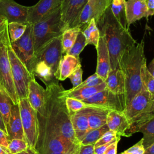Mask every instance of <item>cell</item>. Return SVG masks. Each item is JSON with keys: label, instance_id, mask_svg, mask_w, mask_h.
<instances>
[{"label": "cell", "instance_id": "1", "mask_svg": "<svg viewBox=\"0 0 154 154\" xmlns=\"http://www.w3.org/2000/svg\"><path fill=\"white\" fill-rule=\"evenodd\" d=\"M46 87L43 106L37 112L38 136L35 149L38 152L63 138L74 143H79L75 135L70 115L66 105V97L61 94L63 87L58 82Z\"/></svg>", "mask_w": 154, "mask_h": 154}, {"label": "cell", "instance_id": "2", "mask_svg": "<svg viewBox=\"0 0 154 154\" xmlns=\"http://www.w3.org/2000/svg\"><path fill=\"white\" fill-rule=\"evenodd\" d=\"M96 23L106 40L109 55L110 69H118L123 53L137 42L128 28L123 27L115 18L110 6Z\"/></svg>", "mask_w": 154, "mask_h": 154}, {"label": "cell", "instance_id": "3", "mask_svg": "<svg viewBox=\"0 0 154 154\" xmlns=\"http://www.w3.org/2000/svg\"><path fill=\"white\" fill-rule=\"evenodd\" d=\"M144 46L142 40L129 47L123 53L119 60V68L122 71L125 81L126 108L134 96L144 88L141 78V67L146 63Z\"/></svg>", "mask_w": 154, "mask_h": 154}, {"label": "cell", "instance_id": "4", "mask_svg": "<svg viewBox=\"0 0 154 154\" xmlns=\"http://www.w3.org/2000/svg\"><path fill=\"white\" fill-rule=\"evenodd\" d=\"M129 123L126 136L138 132L139 128L154 116V96L144 88L132 99L123 111Z\"/></svg>", "mask_w": 154, "mask_h": 154}, {"label": "cell", "instance_id": "5", "mask_svg": "<svg viewBox=\"0 0 154 154\" xmlns=\"http://www.w3.org/2000/svg\"><path fill=\"white\" fill-rule=\"evenodd\" d=\"M66 29L61 19L60 7L51 14L32 25L35 54L49 42L61 35Z\"/></svg>", "mask_w": 154, "mask_h": 154}, {"label": "cell", "instance_id": "6", "mask_svg": "<svg viewBox=\"0 0 154 154\" xmlns=\"http://www.w3.org/2000/svg\"><path fill=\"white\" fill-rule=\"evenodd\" d=\"M11 46L16 56L25 66L29 73L34 75L36 57L34 51L32 24H27L26 29L23 35L17 40L11 42Z\"/></svg>", "mask_w": 154, "mask_h": 154}, {"label": "cell", "instance_id": "7", "mask_svg": "<svg viewBox=\"0 0 154 154\" xmlns=\"http://www.w3.org/2000/svg\"><path fill=\"white\" fill-rule=\"evenodd\" d=\"M8 53L11 74L19 99L28 98V87L31 80L35 77L28 70L25 66L18 58L11 46H8Z\"/></svg>", "mask_w": 154, "mask_h": 154}, {"label": "cell", "instance_id": "8", "mask_svg": "<svg viewBox=\"0 0 154 154\" xmlns=\"http://www.w3.org/2000/svg\"><path fill=\"white\" fill-rule=\"evenodd\" d=\"M19 106L25 141L29 147L35 148L38 136L37 112L31 106L28 98L20 99Z\"/></svg>", "mask_w": 154, "mask_h": 154}, {"label": "cell", "instance_id": "9", "mask_svg": "<svg viewBox=\"0 0 154 154\" xmlns=\"http://www.w3.org/2000/svg\"><path fill=\"white\" fill-rule=\"evenodd\" d=\"M36 62H45L52 69L57 79L59 65L63 57L61 35L54 38L46 44L36 54Z\"/></svg>", "mask_w": 154, "mask_h": 154}, {"label": "cell", "instance_id": "10", "mask_svg": "<svg viewBox=\"0 0 154 154\" xmlns=\"http://www.w3.org/2000/svg\"><path fill=\"white\" fill-rule=\"evenodd\" d=\"M81 101L88 105L108 110L124 111L126 109L125 96L114 94L107 88Z\"/></svg>", "mask_w": 154, "mask_h": 154}, {"label": "cell", "instance_id": "11", "mask_svg": "<svg viewBox=\"0 0 154 154\" xmlns=\"http://www.w3.org/2000/svg\"><path fill=\"white\" fill-rule=\"evenodd\" d=\"M88 0H62L61 16L66 28L76 27L79 17Z\"/></svg>", "mask_w": 154, "mask_h": 154}, {"label": "cell", "instance_id": "12", "mask_svg": "<svg viewBox=\"0 0 154 154\" xmlns=\"http://www.w3.org/2000/svg\"><path fill=\"white\" fill-rule=\"evenodd\" d=\"M112 0H88L81 14L78 27L82 30L93 19L96 22L111 5Z\"/></svg>", "mask_w": 154, "mask_h": 154}, {"label": "cell", "instance_id": "13", "mask_svg": "<svg viewBox=\"0 0 154 154\" xmlns=\"http://www.w3.org/2000/svg\"><path fill=\"white\" fill-rule=\"evenodd\" d=\"M0 15L6 18L8 23L28 24V7L19 4L14 0H0Z\"/></svg>", "mask_w": 154, "mask_h": 154}, {"label": "cell", "instance_id": "14", "mask_svg": "<svg viewBox=\"0 0 154 154\" xmlns=\"http://www.w3.org/2000/svg\"><path fill=\"white\" fill-rule=\"evenodd\" d=\"M62 0H40L35 5L28 7V23L34 25L51 14L61 4Z\"/></svg>", "mask_w": 154, "mask_h": 154}, {"label": "cell", "instance_id": "15", "mask_svg": "<svg viewBox=\"0 0 154 154\" xmlns=\"http://www.w3.org/2000/svg\"><path fill=\"white\" fill-rule=\"evenodd\" d=\"M97 50V66L96 73L105 81L110 70V60L109 52L104 35L100 32V38Z\"/></svg>", "mask_w": 154, "mask_h": 154}, {"label": "cell", "instance_id": "16", "mask_svg": "<svg viewBox=\"0 0 154 154\" xmlns=\"http://www.w3.org/2000/svg\"><path fill=\"white\" fill-rule=\"evenodd\" d=\"M126 15L128 27L143 17L149 16L146 0L126 1Z\"/></svg>", "mask_w": 154, "mask_h": 154}, {"label": "cell", "instance_id": "17", "mask_svg": "<svg viewBox=\"0 0 154 154\" xmlns=\"http://www.w3.org/2000/svg\"><path fill=\"white\" fill-rule=\"evenodd\" d=\"M106 124L109 130L115 132L118 135L127 137L126 131L129 128V123L123 111L109 110Z\"/></svg>", "mask_w": 154, "mask_h": 154}, {"label": "cell", "instance_id": "18", "mask_svg": "<svg viewBox=\"0 0 154 154\" xmlns=\"http://www.w3.org/2000/svg\"><path fill=\"white\" fill-rule=\"evenodd\" d=\"M7 133L10 140L15 138L25 140L19 103L13 104L11 107Z\"/></svg>", "mask_w": 154, "mask_h": 154}, {"label": "cell", "instance_id": "19", "mask_svg": "<svg viewBox=\"0 0 154 154\" xmlns=\"http://www.w3.org/2000/svg\"><path fill=\"white\" fill-rule=\"evenodd\" d=\"M70 119L75 137L81 143L89 130L86 108L71 114Z\"/></svg>", "mask_w": 154, "mask_h": 154}, {"label": "cell", "instance_id": "20", "mask_svg": "<svg viewBox=\"0 0 154 154\" xmlns=\"http://www.w3.org/2000/svg\"><path fill=\"white\" fill-rule=\"evenodd\" d=\"M28 100L37 112L42 109L45 100V89L37 82L35 78L29 84Z\"/></svg>", "mask_w": 154, "mask_h": 154}, {"label": "cell", "instance_id": "21", "mask_svg": "<svg viewBox=\"0 0 154 154\" xmlns=\"http://www.w3.org/2000/svg\"><path fill=\"white\" fill-rule=\"evenodd\" d=\"M104 82L106 88L116 94L125 96V81L123 73L119 68L110 69Z\"/></svg>", "mask_w": 154, "mask_h": 154}, {"label": "cell", "instance_id": "22", "mask_svg": "<svg viewBox=\"0 0 154 154\" xmlns=\"http://www.w3.org/2000/svg\"><path fill=\"white\" fill-rule=\"evenodd\" d=\"M106 88V85L105 82L95 86L93 87H85L78 89L71 88L67 90L64 89L62 91L63 96L67 97H72L79 100H83L88 99L97 92L102 91Z\"/></svg>", "mask_w": 154, "mask_h": 154}, {"label": "cell", "instance_id": "23", "mask_svg": "<svg viewBox=\"0 0 154 154\" xmlns=\"http://www.w3.org/2000/svg\"><path fill=\"white\" fill-rule=\"evenodd\" d=\"M87 113L88 122V131L100 128L106 123V119L109 110L94 106L87 108Z\"/></svg>", "mask_w": 154, "mask_h": 154}, {"label": "cell", "instance_id": "24", "mask_svg": "<svg viewBox=\"0 0 154 154\" xmlns=\"http://www.w3.org/2000/svg\"><path fill=\"white\" fill-rule=\"evenodd\" d=\"M81 62L79 57H76L69 54H65L61 58L58 73V80L64 81L79 66Z\"/></svg>", "mask_w": 154, "mask_h": 154}, {"label": "cell", "instance_id": "25", "mask_svg": "<svg viewBox=\"0 0 154 154\" xmlns=\"http://www.w3.org/2000/svg\"><path fill=\"white\" fill-rule=\"evenodd\" d=\"M34 75H37L42 80L45 85L57 82L58 80L55 78L51 68L45 62L38 61L36 62L34 70Z\"/></svg>", "mask_w": 154, "mask_h": 154}, {"label": "cell", "instance_id": "26", "mask_svg": "<svg viewBox=\"0 0 154 154\" xmlns=\"http://www.w3.org/2000/svg\"><path fill=\"white\" fill-rule=\"evenodd\" d=\"M13 104L14 103L10 96L0 87V112L2 116L7 131L8 128L11 109Z\"/></svg>", "mask_w": 154, "mask_h": 154}, {"label": "cell", "instance_id": "27", "mask_svg": "<svg viewBox=\"0 0 154 154\" xmlns=\"http://www.w3.org/2000/svg\"><path fill=\"white\" fill-rule=\"evenodd\" d=\"M81 31L85 38L86 45H92L96 48L100 38V31L95 20L93 19H91L87 25Z\"/></svg>", "mask_w": 154, "mask_h": 154}, {"label": "cell", "instance_id": "28", "mask_svg": "<svg viewBox=\"0 0 154 154\" xmlns=\"http://www.w3.org/2000/svg\"><path fill=\"white\" fill-rule=\"evenodd\" d=\"M81 29L79 27L66 28L61 35L63 54H66L75 43L77 35Z\"/></svg>", "mask_w": 154, "mask_h": 154}, {"label": "cell", "instance_id": "29", "mask_svg": "<svg viewBox=\"0 0 154 154\" xmlns=\"http://www.w3.org/2000/svg\"><path fill=\"white\" fill-rule=\"evenodd\" d=\"M110 8L117 21L123 27L128 28L126 15V0H112Z\"/></svg>", "mask_w": 154, "mask_h": 154}, {"label": "cell", "instance_id": "30", "mask_svg": "<svg viewBox=\"0 0 154 154\" xmlns=\"http://www.w3.org/2000/svg\"><path fill=\"white\" fill-rule=\"evenodd\" d=\"M138 132L143 134V144L144 149L154 143V116L138 129Z\"/></svg>", "mask_w": 154, "mask_h": 154}, {"label": "cell", "instance_id": "31", "mask_svg": "<svg viewBox=\"0 0 154 154\" xmlns=\"http://www.w3.org/2000/svg\"><path fill=\"white\" fill-rule=\"evenodd\" d=\"M109 129L107 124H105L102 126L88 131L85 137L81 141V144H94L96 141Z\"/></svg>", "mask_w": 154, "mask_h": 154}, {"label": "cell", "instance_id": "32", "mask_svg": "<svg viewBox=\"0 0 154 154\" xmlns=\"http://www.w3.org/2000/svg\"><path fill=\"white\" fill-rule=\"evenodd\" d=\"M27 24L19 22L8 23V31L11 42H13L20 38L24 34Z\"/></svg>", "mask_w": 154, "mask_h": 154}, {"label": "cell", "instance_id": "33", "mask_svg": "<svg viewBox=\"0 0 154 154\" xmlns=\"http://www.w3.org/2000/svg\"><path fill=\"white\" fill-rule=\"evenodd\" d=\"M141 78L143 88L154 96V77L148 70L146 63L141 67Z\"/></svg>", "mask_w": 154, "mask_h": 154}, {"label": "cell", "instance_id": "34", "mask_svg": "<svg viewBox=\"0 0 154 154\" xmlns=\"http://www.w3.org/2000/svg\"><path fill=\"white\" fill-rule=\"evenodd\" d=\"M85 38L82 31H79L73 46L66 54H69L76 57H79V54L86 46Z\"/></svg>", "mask_w": 154, "mask_h": 154}, {"label": "cell", "instance_id": "35", "mask_svg": "<svg viewBox=\"0 0 154 154\" xmlns=\"http://www.w3.org/2000/svg\"><path fill=\"white\" fill-rule=\"evenodd\" d=\"M65 102L70 115L73 114L84 108L92 106L91 105H88L81 100L69 97H66Z\"/></svg>", "mask_w": 154, "mask_h": 154}, {"label": "cell", "instance_id": "36", "mask_svg": "<svg viewBox=\"0 0 154 154\" xmlns=\"http://www.w3.org/2000/svg\"><path fill=\"white\" fill-rule=\"evenodd\" d=\"M28 147L26 141L22 139H13L10 140L8 149L10 150L11 154H16L25 150Z\"/></svg>", "mask_w": 154, "mask_h": 154}, {"label": "cell", "instance_id": "37", "mask_svg": "<svg viewBox=\"0 0 154 154\" xmlns=\"http://www.w3.org/2000/svg\"><path fill=\"white\" fill-rule=\"evenodd\" d=\"M121 136L118 135L115 132L108 130L106 131L94 144V147H98L101 145L114 142L117 138Z\"/></svg>", "mask_w": 154, "mask_h": 154}, {"label": "cell", "instance_id": "38", "mask_svg": "<svg viewBox=\"0 0 154 154\" xmlns=\"http://www.w3.org/2000/svg\"><path fill=\"white\" fill-rule=\"evenodd\" d=\"M103 82L104 81L101 78H100L96 73H94V74L89 76L84 81H82L78 87L75 88H72L78 89V88L85 87H93V86L97 85Z\"/></svg>", "mask_w": 154, "mask_h": 154}, {"label": "cell", "instance_id": "39", "mask_svg": "<svg viewBox=\"0 0 154 154\" xmlns=\"http://www.w3.org/2000/svg\"><path fill=\"white\" fill-rule=\"evenodd\" d=\"M82 73L83 70L81 65L69 76V78L70 79V81L73 85L72 88L78 87L82 82Z\"/></svg>", "mask_w": 154, "mask_h": 154}, {"label": "cell", "instance_id": "40", "mask_svg": "<svg viewBox=\"0 0 154 154\" xmlns=\"http://www.w3.org/2000/svg\"><path fill=\"white\" fill-rule=\"evenodd\" d=\"M143 140L141 138L138 142L129 147L123 152L125 154H143L145 150L143 144Z\"/></svg>", "mask_w": 154, "mask_h": 154}, {"label": "cell", "instance_id": "41", "mask_svg": "<svg viewBox=\"0 0 154 154\" xmlns=\"http://www.w3.org/2000/svg\"><path fill=\"white\" fill-rule=\"evenodd\" d=\"M79 154H95L94 144H81Z\"/></svg>", "mask_w": 154, "mask_h": 154}, {"label": "cell", "instance_id": "42", "mask_svg": "<svg viewBox=\"0 0 154 154\" xmlns=\"http://www.w3.org/2000/svg\"><path fill=\"white\" fill-rule=\"evenodd\" d=\"M120 140V137L117 138L113 143H112L106 149L105 154H117L118 143Z\"/></svg>", "mask_w": 154, "mask_h": 154}, {"label": "cell", "instance_id": "43", "mask_svg": "<svg viewBox=\"0 0 154 154\" xmlns=\"http://www.w3.org/2000/svg\"><path fill=\"white\" fill-rule=\"evenodd\" d=\"M9 141L8 135L4 131L0 129V145L8 147Z\"/></svg>", "mask_w": 154, "mask_h": 154}, {"label": "cell", "instance_id": "44", "mask_svg": "<svg viewBox=\"0 0 154 154\" xmlns=\"http://www.w3.org/2000/svg\"><path fill=\"white\" fill-rule=\"evenodd\" d=\"M113 142L109 143L107 144H105L103 145H101L98 147H94V153L95 154H103L105 153L106 149Z\"/></svg>", "mask_w": 154, "mask_h": 154}, {"label": "cell", "instance_id": "45", "mask_svg": "<svg viewBox=\"0 0 154 154\" xmlns=\"http://www.w3.org/2000/svg\"><path fill=\"white\" fill-rule=\"evenodd\" d=\"M80 143H75L74 144L67 152H66L64 154H79V151Z\"/></svg>", "mask_w": 154, "mask_h": 154}, {"label": "cell", "instance_id": "46", "mask_svg": "<svg viewBox=\"0 0 154 154\" xmlns=\"http://www.w3.org/2000/svg\"><path fill=\"white\" fill-rule=\"evenodd\" d=\"M146 3L150 16L154 15V0H146Z\"/></svg>", "mask_w": 154, "mask_h": 154}, {"label": "cell", "instance_id": "47", "mask_svg": "<svg viewBox=\"0 0 154 154\" xmlns=\"http://www.w3.org/2000/svg\"><path fill=\"white\" fill-rule=\"evenodd\" d=\"M16 154H40L38 152L37 150V149L35 147H28V148L21 152L16 153Z\"/></svg>", "mask_w": 154, "mask_h": 154}, {"label": "cell", "instance_id": "48", "mask_svg": "<svg viewBox=\"0 0 154 154\" xmlns=\"http://www.w3.org/2000/svg\"><path fill=\"white\" fill-rule=\"evenodd\" d=\"M8 24V21L5 17L0 15V31Z\"/></svg>", "mask_w": 154, "mask_h": 154}, {"label": "cell", "instance_id": "49", "mask_svg": "<svg viewBox=\"0 0 154 154\" xmlns=\"http://www.w3.org/2000/svg\"><path fill=\"white\" fill-rule=\"evenodd\" d=\"M148 70L151 73V75L154 77V58L147 66Z\"/></svg>", "mask_w": 154, "mask_h": 154}, {"label": "cell", "instance_id": "50", "mask_svg": "<svg viewBox=\"0 0 154 154\" xmlns=\"http://www.w3.org/2000/svg\"><path fill=\"white\" fill-rule=\"evenodd\" d=\"M143 154H154V143L147 148L145 149Z\"/></svg>", "mask_w": 154, "mask_h": 154}, {"label": "cell", "instance_id": "51", "mask_svg": "<svg viewBox=\"0 0 154 154\" xmlns=\"http://www.w3.org/2000/svg\"><path fill=\"white\" fill-rule=\"evenodd\" d=\"M0 129L4 131L7 134V129H6V128H5V124H4V122L2 116L1 115V112H0Z\"/></svg>", "mask_w": 154, "mask_h": 154}, {"label": "cell", "instance_id": "52", "mask_svg": "<svg viewBox=\"0 0 154 154\" xmlns=\"http://www.w3.org/2000/svg\"><path fill=\"white\" fill-rule=\"evenodd\" d=\"M0 154H11L8 147L0 145Z\"/></svg>", "mask_w": 154, "mask_h": 154}, {"label": "cell", "instance_id": "53", "mask_svg": "<svg viewBox=\"0 0 154 154\" xmlns=\"http://www.w3.org/2000/svg\"><path fill=\"white\" fill-rule=\"evenodd\" d=\"M65 152H49L46 154H64Z\"/></svg>", "mask_w": 154, "mask_h": 154}, {"label": "cell", "instance_id": "54", "mask_svg": "<svg viewBox=\"0 0 154 154\" xmlns=\"http://www.w3.org/2000/svg\"><path fill=\"white\" fill-rule=\"evenodd\" d=\"M120 154H125V153H124V152H122V153H120Z\"/></svg>", "mask_w": 154, "mask_h": 154}, {"label": "cell", "instance_id": "55", "mask_svg": "<svg viewBox=\"0 0 154 154\" xmlns=\"http://www.w3.org/2000/svg\"><path fill=\"white\" fill-rule=\"evenodd\" d=\"M103 154H105V153H103Z\"/></svg>", "mask_w": 154, "mask_h": 154}]
</instances>
